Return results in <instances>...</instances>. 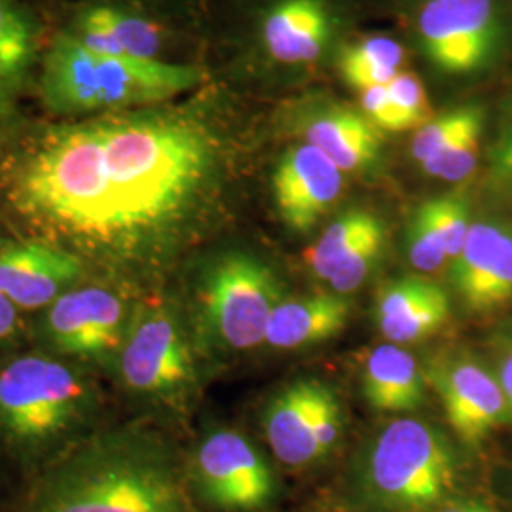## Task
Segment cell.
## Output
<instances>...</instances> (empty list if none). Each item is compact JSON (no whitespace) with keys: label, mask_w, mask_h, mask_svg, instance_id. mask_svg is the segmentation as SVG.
I'll use <instances>...</instances> for the list:
<instances>
[{"label":"cell","mask_w":512,"mask_h":512,"mask_svg":"<svg viewBox=\"0 0 512 512\" xmlns=\"http://www.w3.org/2000/svg\"><path fill=\"white\" fill-rule=\"evenodd\" d=\"M418 33L439 71L463 76L494 59L503 25L495 0H429L421 8Z\"/></svg>","instance_id":"7"},{"label":"cell","mask_w":512,"mask_h":512,"mask_svg":"<svg viewBox=\"0 0 512 512\" xmlns=\"http://www.w3.org/2000/svg\"><path fill=\"white\" fill-rule=\"evenodd\" d=\"M213 165L207 131L173 114H105L46 131L8 198L78 249L128 258L181 219Z\"/></svg>","instance_id":"1"},{"label":"cell","mask_w":512,"mask_h":512,"mask_svg":"<svg viewBox=\"0 0 512 512\" xmlns=\"http://www.w3.org/2000/svg\"><path fill=\"white\" fill-rule=\"evenodd\" d=\"M450 298L433 281L403 277L384 285L374 302V319L389 344H412L448 321Z\"/></svg>","instance_id":"16"},{"label":"cell","mask_w":512,"mask_h":512,"mask_svg":"<svg viewBox=\"0 0 512 512\" xmlns=\"http://www.w3.org/2000/svg\"><path fill=\"white\" fill-rule=\"evenodd\" d=\"M281 300V281L256 256L226 253L203 272V323L222 348L247 351L264 344L270 317Z\"/></svg>","instance_id":"6"},{"label":"cell","mask_w":512,"mask_h":512,"mask_svg":"<svg viewBox=\"0 0 512 512\" xmlns=\"http://www.w3.org/2000/svg\"><path fill=\"white\" fill-rule=\"evenodd\" d=\"M380 129L365 114L353 110H330L306 128V143L321 150L344 173L363 171L380 154Z\"/></svg>","instance_id":"21"},{"label":"cell","mask_w":512,"mask_h":512,"mask_svg":"<svg viewBox=\"0 0 512 512\" xmlns=\"http://www.w3.org/2000/svg\"><path fill=\"white\" fill-rule=\"evenodd\" d=\"M494 372L505 393L512 420V340L507 334H503V338L495 346Z\"/></svg>","instance_id":"33"},{"label":"cell","mask_w":512,"mask_h":512,"mask_svg":"<svg viewBox=\"0 0 512 512\" xmlns=\"http://www.w3.org/2000/svg\"><path fill=\"white\" fill-rule=\"evenodd\" d=\"M262 37L279 63L313 61L329 42V10L323 0H281L264 19Z\"/></svg>","instance_id":"18"},{"label":"cell","mask_w":512,"mask_h":512,"mask_svg":"<svg viewBox=\"0 0 512 512\" xmlns=\"http://www.w3.org/2000/svg\"><path fill=\"white\" fill-rule=\"evenodd\" d=\"M387 92L397 110L401 131L420 129L431 120V105L425 86L420 78L410 71H401L389 84Z\"/></svg>","instance_id":"28"},{"label":"cell","mask_w":512,"mask_h":512,"mask_svg":"<svg viewBox=\"0 0 512 512\" xmlns=\"http://www.w3.org/2000/svg\"><path fill=\"white\" fill-rule=\"evenodd\" d=\"M433 384L452 429L469 446H478L497 427L512 421L494 368L476 357L456 355L440 361L433 372Z\"/></svg>","instance_id":"11"},{"label":"cell","mask_w":512,"mask_h":512,"mask_svg":"<svg viewBox=\"0 0 512 512\" xmlns=\"http://www.w3.org/2000/svg\"><path fill=\"white\" fill-rule=\"evenodd\" d=\"M192 478L203 501L224 512L262 509L275 494L270 463L238 431L220 429L200 442L192 458Z\"/></svg>","instance_id":"8"},{"label":"cell","mask_w":512,"mask_h":512,"mask_svg":"<svg viewBox=\"0 0 512 512\" xmlns=\"http://www.w3.org/2000/svg\"><path fill=\"white\" fill-rule=\"evenodd\" d=\"M505 334H507V336H509V338H511V340H512V321H511V329H509V332H505Z\"/></svg>","instance_id":"37"},{"label":"cell","mask_w":512,"mask_h":512,"mask_svg":"<svg viewBox=\"0 0 512 512\" xmlns=\"http://www.w3.org/2000/svg\"><path fill=\"white\" fill-rule=\"evenodd\" d=\"M71 35L93 52L129 59H158L162 48L160 33L150 21L114 6L86 10L74 21Z\"/></svg>","instance_id":"20"},{"label":"cell","mask_w":512,"mask_h":512,"mask_svg":"<svg viewBox=\"0 0 512 512\" xmlns=\"http://www.w3.org/2000/svg\"><path fill=\"white\" fill-rule=\"evenodd\" d=\"M454 456L439 431L416 418L391 421L370 440L357 482L366 505L384 512H427L454 488Z\"/></svg>","instance_id":"4"},{"label":"cell","mask_w":512,"mask_h":512,"mask_svg":"<svg viewBox=\"0 0 512 512\" xmlns=\"http://www.w3.org/2000/svg\"><path fill=\"white\" fill-rule=\"evenodd\" d=\"M35 42L27 18L10 0H0V80L14 82L33 59Z\"/></svg>","instance_id":"24"},{"label":"cell","mask_w":512,"mask_h":512,"mask_svg":"<svg viewBox=\"0 0 512 512\" xmlns=\"http://www.w3.org/2000/svg\"><path fill=\"white\" fill-rule=\"evenodd\" d=\"M361 109L366 118L382 131H401L397 110L391 103L387 86H374L361 92Z\"/></svg>","instance_id":"31"},{"label":"cell","mask_w":512,"mask_h":512,"mask_svg":"<svg viewBox=\"0 0 512 512\" xmlns=\"http://www.w3.org/2000/svg\"><path fill=\"white\" fill-rule=\"evenodd\" d=\"M404 63L403 46L387 37H368L342 54L340 71L344 80L357 92L374 86H387Z\"/></svg>","instance_id":"23"},{"label":"cell","mask_w":512,"mask_h":512,"mask_svg":"<svg viewBox=\"0 0 512 512\" xmlns=\"http://www.w3.org/2000/svg\"><path fill=\"white\" fill-rule=\"evenodd\" d=\"M315 442L321 458H325L342 435V410L329 385L321 384L315 404Z\"/></svg>","instance_id":"30"},{"label":"cell","mask_w":512,"mask_h":512,"mask_svg":"<svg viewBox=\"0 0 512 512\" xmlns=\"http://www.w3.org/2000/svg\"><path fill=\"white\" fill-rule=\"evenodd\" d=\"M385 226L376 215L353 209L334 220L308 253L311 272L338 294L353 293L384 253Z\"/></svg>","instance_id":"14"},{"label":"cell","mask_w":512,"mask_h":512,"mask_svg":"<svg viewBox=\"0 0 512 512\" xmlns=\"http://www.w3.org/2000/svg\"><path fill=\"white\" fill-rule=\"evenodd\" d=\"M406 253L410 264L421 274H433L440 270L450 258L446 255L437 232L431 222L418 209L406 232Z\"/></svg>","instance_id":"29"},{"label":"cell","mask_w":512,"mask_h":512,"mask_svg":"<svg viewBox=\"0 0 512 512\" xmlns=\"http://www.w3.org/2000/svg\"><path fill=\"white\" fill-rule=\"evenodd\" d=\"M482 128H484V114L476 118L471 126L463 129L458 137L444 150H440L435 158L421 164V169L427 175L448 183L465 181L478 164Z\"/></svg>","instance_id":"25"},{"label":"cell","mask_w":512,"mask_h":512,"mask_svg":"<svg viewBox=\"0 0 512 512\" xmlns=\"http://www.w3.org/2000/svg\"><path fill=\"white\" fill-rule=\"evenodd\" d=\"M480 116H482V110L478 107H465V109L446 112L439 118H431L414 135V141H412L414 160L421 165L435 158L440 150L448 147L463 129L471 126Z\"/></svg>","instance_id":"27"},{"label":"cell","mask_w":512,"mask_h":512,"mask_svg":"<svg viewBox=\"0 0 512 512\" xmlns=\"http://www.w3.org/2000/svg\"><path fill=\"white\" fill-rule=\"evenodd\" d=\"M202 78V71L190 65L99 54L65 33L44 59L40 90L55 114H109L167 101L198 86Z\"/></svg>","instance_id":"3"},{"label":"cell","mask_w":512,"mask_h":512,"mask_svg":"<svg viewBox=\"0 0 512 512\" xmlns=\"http://www.w3.org/2000/svg\"><path fill=\"white\" fill-rule=\"evenodd\" d=\"M420 209L437 232L446 255L454 260L461 253L473 224L469 220V203L459 194H450L429 200Z\"/></svg>","instance_id":"26"},{"label":"cell","mask_w":512,"mask_h":512,"mask_svg":"<svg viewBox=\"0 0 512 512\" xmlns=\"http://www.w3.org/2000/svg\"><path fill=\"white\" fill-rule=\"evenodd\" d=\"M321 382L300 380L283 387L264 408L268 444L285 465L302 467L321 459L315 442V404Z\"/></svg>","instance_id":"17"},{"label":"cell","mask_w":512,"mask_h":512,"mask_svg":"<svg viewBox=\"0 0 512 512\" xmlns=\"http://www.w3.org/2000/svg\"><path fill=\"white\" fill-rule=\"evenodd\" d=\"M349 304L338 294H313L281 300L275 308L264 344L298 349L327 342L348 325Z\"/></svg>","instance_id":"19"},{"label":"cell","mask_w":512,"mask_h":512,"mask_svg":"<svg viewBox=\"0 0 512 512\" xmlns=\"http://www.w3.org/2000/svg\"><path fill=\"white\" fill-rule=\"evenodd\" d=\"M439 512H495L488 505L475 501V499H458L450 501L444 507H440Z\"/></svg>","instance_id":"35"},{"label":"cell","mask_w":512,"mask_h":512,"mask_svg":"<svg viewBox=\"0 0 512 512\" xmlns=\"http://www.w3.org/2000/svg\"><path fill=\"white\" fill-rule=\"evenodd\" d=\"M128 306L122 296L97 285L71 289L46 308L44 338L52 348L76 359L109 363L128 332Z\"/></svg>","instance_id":"9"},{"label":"cell","mask_w":512,"mask_h":512,"mask_svg":"<svg viewBox=\"0 0 512 512\" xmlns=\"http://www.w3.org/2000/svg\"><path fill=\"white\" fill-rule=\"evenodd\" d=\"M29 512H184L177 478L141 440L107 435L76 448L42 476Z\"/></svg>","instance_id":"2"},{"label":"cell","mask_w":512,"mask_h":512,"mask_svg":"<svg viewBox=\"0 0 512 512\" xmlns=\"http://www.w3.org/2000/svg\"><path fill=\"white\" fill-rule=\"evenodd\" d=\"M84 272L73 251L46 241L0 247V293L19 310H40L71 291Z\"/></svg>","instance_id":"15"},{"label":"cell","mask_w":512,"mask_h":512,"mask_svg":"<svg viewBox=\"0 0 512 512\" xmlns=\"http://www.w3.org/2000/svg\"><path fill=\"white\" fill-rule=\"evenodd\" d=\"M363 393L380 412H412L423 403L420 366L397 344L376 346L366 357Z\"/></svg>","instance_id":"22"},{"label":"cell","mask_w":512,"mask_h":512,"mask_svg":"<svg viewBox=\"0 0 512 512\" xmlns=\"http://www.w3.org/2000/svg\"><path fill=\"white\" fill-rule=\"evenodd\" d=\"M116 365L128 389L150 397L173 395L194 378L183 332L164 308H145L131 315Z\"/></svg>","instance_id":"10"},{"label":"cell","mask_w":512,"mask_h":512,"mask_svg":"<svg viewBox=\"0 0 512 512\" xmlns=\"http://www.w3.org/2000/svg\"><path fill=\"white\" fill-rule=\"evenodd\" d=\"M490 164L495 181L512 186V107L511 114L505 120V126L499 131L494 147L490 152Z\"/></svg>","instance_id":"32"},{"label":"cell","mask_w":512,"mask_h":512,"mask_svg":"<svg viewBox=\"0 0 512 512\" xmlns=\"http://www.w3.org/2000/svg\"><path fill=\"white\" fill-rule=\"evenodd\" d=\"M0 247H2V245H0Z\"/></svg>","instance_id":"38"},{"label":"cell","mask_w":512,"mask_h":512,"mask_svg":"<svg viewBox=\"0 0 512 512\" xmlns=\"http://www.w3.org/2000/svg\"><path fill=\"white\" fill-rule=\"evenodd\" d=\"M93 389L73 366L23 355L0 368V433L21 448H44L90 416Z\"/></svg>","instance_id":"5"},{"label":"cell","mask_w":512,"mask_h":512,"mask_svg":"<svg viewBox=\"0 0 512 512\" xmlns=\"http://www.w3.org/2000/svg\"><path fill=\"white\" fill-rule=\"evenodd\" d=\"M463 306L492 313L512 302V228L497 220L471 224L467 241L450 268Z\"/></svg>","instance_id":"12"},{"label":"cell","mask_w":512,"mask_h":512,"mask_svg":"<svg viewBox=\"0 0 512 512\" xmlns=\"http://www.w3.org/2000/svg\"><path fill=\"white\" fill-rule=\"evenodd\" d=\"M8 112V95L4 92V82L0 80V118Z\"/></svg>","instance_id":"36"},{"label":"cell","mask_w":512,"mask_h":512,"mask_svg":"<svg viewBox=\"0 0 512 512\" xmlns=\"http://www.w3.org/2000/svg\"><path fill=\"white\" fill-rule=\"evenodd\" d=\"M19 323V308L10 302L4 294L0 293V342L8 340L16 329Z\"/></svg>","instance_id":"34"},{"label":"cell","mask_w":512,"mask_h":512,"mask_svg":"<svg viewBox=\"0 0 512 512\" xmlns=\"http://www.w3.org/2000/svg\"><path fill=\"white\" fill-rule=\"evenodd\" d=\"M342 190L344 171L310 143L289 148L275 167V205L285 226L296 234L310 232Z\"/></svg>","instance_id":"13"}]
</instances>
